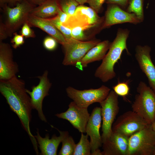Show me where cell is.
Listing matches in <instances>:
<instances>
[{
    "label": "cell",
    "mask_w": 155,
    "mask_h": 155,
    "mask_svg": "<svg viewBox=\"0 0 155 155\" xmlns=\"http://www.w3.org/2000/svg\"><path fill=\"white\" fill-rule=\"evenodd\" d=\"M26 89L24 81L16 75L9 80H0V92L5 98L11 110L19 117L30 137L35 151L37 152L38 151V145L30 127L32 108Z\"/></svg>",
    "instance_id": "6da1fadb"
},
{
    "label": "cell",
    "mask_w": 155,
    "mask_h": 155,
    "mask_svg": "<svg viewBox=\"0 0 155 155\" xmlns=\"http://www.w3.org/2000/svg\"><path fill=\"white\" fill-rule=\"evenodd\" d=\"M130 32L127 28L118 29L116 36L111 42L108 53L95 73V77L103 82H106L115 77L114 66L121 59L123 51L125 50L127 54L130 55L127 45Z\"/></svg>",
    "instance_id": "7a4b0ae2"
},
{
    "label": "cell",
    "mask_w": 155,
    "mask_h": 155,
    "mask_svg": "<svg viewBox=\"0 0 155 155\" xmlns=\"http://www.w3.org/2000/svg\"><path fill=\"white\" fill-rule=\"evenodd\" d=\"M137 91L132 111L151 124L155 120V92L142 81L139 84Z\"/></svg>",
    "instance_id": "3957f363"
},
{
    "label": "cell",
    "mask_w": 155,
    "mask_h": 155,
    "mask_svg": "<svg viewBox=\"0 0 155 155\" xmlns=\"http://www.w3.org/2000/svg\"><path fill=\"white\" fill-rule=\"evenodd\" d=\"M98 13L90 7L80 5L73 14L68 15L65 22L62 24L70 29L79 27L84 31L93 28L100 31L103 29L104 18L100 17Z\"/></svg>",
    "instance_id": "277c9868"
},
{
    "label": "cell",
    "mask_w": 155,
    "mask_h": 155,
    "mask_svg": "<svg viewBox=\"0 0 155 155\" xmlns=\"http://www.w3.org/2000/svg\"><path fill=\"white\" fill-rule=\"evenodd\" d=\"M27 0H22L11 7L7 4L2 8L5 15L4 23L8 37H11L25 22L32 10L36 7Z\"/></svg>",
    "instance_id": "5b68a950"
},
{
    "label": "cell",
    "mask_w": 155,
    "mask_h": 155,
    "mask_svg": "<svg viewBox=\"0 0 155 155\" xmlns=\"http://www.w3.org/2000/svg\"><path fill=\"white\" fill-rule=\"evenodd\" d=\"M155 148V132L151 124L129 138L127 155H153Z\"/></svg>",
    "instance_id": "8992f818"
},
{
    "label": "cell",
    "mask_w": 155,
    "mask_h": 155,
    "mask_svg": "<svg viewBox=\"0 0 155 155\" xmlns=\"http://www.w3.org/2000/svg\"><path fill=\"white\" fill-rule=\"evenodd\" d=\"M67 96L76 104L81 108H87L95 102H100L105 100L110 91L108 87L102 85L97 89L84 90H77L71 87L66 89Z\"/></svg>",
    "instance_id": "52a82bcc"
},
{
    "label": "cell",
    "mask_w": 155,
    "mask_h": 155,
    "mask_svg": "<svg viewBox=\"0 0 155 155\" xmlns=\"http://www.w3.org/2000/svg\"><path fill=\"white\" fill-rule=\"evenodd\" d=\"M66 41L62 46L65 54L62 64L66 66L76 65L90 49L101 41L99 39L82 41L73 38Z\"/></svg>",
    "instance_id": "ba28073f"
},
{
    "label": "cell",
    "mask_w": 155,
    "mask_h": 155,
    "mask_svg": "<svg viewBox=\"0 0 155 155\" xmlns=\"http://www.w3.org/2000/svg\"><path fill=\"white\" fill-rule=\"evenodd\" d=\"M118 96L113 90L100 104L101 106L102 123L101 137L102 143L112 133L113 123L119 111Z\"/></svg>",
    "instance_id": "9c48e42d"
},
{
    "label": "cell",
    "mask_w": 155,
    "mask_h": 155,
    "mask_svg": "<svg viewBox=\"0 0 155 155\" xmlns=\"http://www.w3.org/2000/svg\"><path fill=\"white\" fill-rule=\"evenodd\" d=\"M149 125L136 113L128 111L118 117L113 124L112 129L129 137Z\"/></svg>",
    "instance_id": "30bf717a"
},
{
    "label": "cell",
    "mask_w": 155,
    "mask_h": 155,
    "mask_svg": "<svg viewBox=\"0 0 155 155\" xmlns=\"http://www.w3.org/2000/svg\"><path fill=\"white\" fill-rule=\"evenodd\" d=\"M48 72L45 70L43 74L37 77L39 80L38 84L33 86L32 91L26 89L29 95L32 109L37 111L40 119L45 122L47 120L42 111V103L44 98L49 95V92L52 84L48 77Z\"/></svg>",
    "instance_id": "8fae6325"
},
{
    "label": "cell",
    "mask_w": 155,
    "mask_h": 155,
    "mask_svg": "<svg viewBox=\"0 0 155 155\" xmlns=\"http://www.w3.org/2000/svg\"><path fill=\"white\" fill-rule=\"evenodd\" d=\"M102 120L101 108L96 107L90 115L86 129V133L90 138L92 155H102L99 149L102 144L100 133Z\"/></svg>",
    "instance_id": "7c38bea8"
},
{
    "label": "cell",
    "mask_w": 155,
    "mask_h": 155,
    "mask_svg": "<svg viewBox=\"0 0 155 155\" xmlns=\"http://www.w3.org/2000/svg\"><path fill=\"white\" fill-rule=\"evenodd\" d=\"M104 18L103 29L124 23L136 25L141 23L135 14L127 12L115 4H108Z\"/></svg>",
    "instance_id": "4fadbf2b"
},
{
    "label": "cell",
    "mask_w": 155,
    "mask_h": 155,
    "mask_svg": "<svg viewBox=\"0 0 155 155\" xmlns=\"http://www.w3.org/2000/svg\"><path fill=\"white\" fill-rule=\"evenodd\" d=\"M65 112L55 115L57 117L68 121L80 132L85 133L86 126L90 115L87 108H81L73 101L70 103Z\"/></svg>",
    "instance_id": "5bb4252c"
},
{
    "label": "cell",
    "mask_w": 155,
    "mask_h": 155,
    "mask_svg": "<svg viewBox=\"0 0 155 155\" xmlns=\"http://www.w3.org/2000/svg\"><path fill=\"white\" fill-rule=\"evenodd\" d=\"M19 71L18 65L13 60L10 45L0 42V80L12 78L16 76Z\"/></svg>",
    "instance_id": "9a60e30c"
},
{
    "label": "cell",
    "mask_w": 155,
    "mask_h": 155,
    "mask_svg": "<svg viewBox=\"0 0 155 155\" xmlns=\"http://www.w3.org/2000/svg\"><path fill=\"white\" fill-rule=\"evenodd\" d=\"M151 47L147 45H137L135 57L142 71L147 78L150 87L155 92V66L151 58Z\"/></svg>",
    "instance_id": "2e32d148"
},
{
    "label": "cell",
    "mask_w": 155,
    "mask_h": 155,
    "mask_svg": "<svg viewBox=\"0 0 155 155\" xmlns=\"http://www.w3.org/2000/svg\"><path fill=\"white\" fill-rule=\"evenodd\" d=\"M129 137L113 131L102 143V155H127Z\"/></svg>",
    "instance_id": "e0dca14e"
},
{
    "label": "cell",
    "mask_w": 155,
    "mask_h": 155,
    "mask_svg": "<svg viewBox=\"0 0 155 155\" xmlns=\"http://www.w3.org/2000/svg\"><path fill=\"white\" fill-rule=\"evenodd\" d=\"M60 133L59 136L53 135L51 139L49 135L46 134L44 137L40 135L37 129V134L34 136L36 139L38 146L41 151V155H56L58 147L64 138L69 134L67 131H61L57 128Z\"/></svg>",
    "instance_id": "ac0fdd59"
},
{
    "label": "cell",
    "mask_w": 155,
    "mask_h": 155,
    "mask_svg": "<svg viewBox=\"0 0 155 155\" xmlns=\"http://www.w3.org/2000/svg\"><path fill=\"white\" fill-rule=\"evenodd\" d=\"M27 22L31 27L39 28L46 33L62 46L66 43V41L63 35L48 19L30 14Z\"/></svg>",
    "instance_id": "d6986e66"
},
{
    "label": "cell",
    "mask_w": 155,
    "mask_h": 155,
    "mask_svg": "<svg viewBox=\"0 0 155 155\" xmlns=\"http://www.w3.org/2000/svg\"><path fill=\"white\" fill-rule=\"evenodd\" d=\"M111 43L108 40L100 42L90 49L80 61L76 64L77 67L82 69L91 63L102 60L106 54Z\"/></svg>",
    "instance_id": "ffe728a7"
},
{
    "label": "cell",
    "mask_w": 155,
    "mask_h": 155,
    "mask_svg": "<svg viewBox=\"0 0 155 155\" xmlns=\"http://www.w3.org/2000/svg\"><path fill=\"white\" fill-rule=\"evenodd\" d=\"M61 9L57 0H45L32 10L30 14L39 18H50L56 16Z\"/></svg>",
    "instance_id": "44dd1931"
},
{
    "label": "cell",
    "mask_w": 155,
    "mask_h": 155,
    "mask_svg": "<svg viewBox=\"0 0 155 155\" xmlns=\"http://www.w3.org/2000/svg\"><path fill=\"white\" fill-rule=\"evenodd\" d=\"M144 0H128L125 9L129 13L135 14L141 22L143 21L144 18Z\"/></svg>",
    "instance_id": "7402d4cb"
},
{
    "label": "cell",
    "mask_w": 155,
    "mask_h": 155,
    "mask_svg": "<svg viewBox=\"0 0 155 155\" xmlns=\"http://www.w3.org/2000/svg\"><path fill=\"white\" fill-rule=\"evenodd\" d=\"M83 133H81L80 140L76 144L73 155H91L90 142L88 139V135Z\"/></svg>",
    "instance_id": "603a6c76"
},
{
    "label": "cell",
    "mask_w": 155,
    "mask_h": 155,
    "mask_svg": "<svg viewBox=\"0 0 155 155\" xmlns=\"http://www.w3.org/2000/svg\"><path fill=\"white\" fill-rule=\"evenodd\" d=\"M59 155H73L76 144L73 138L68 134L63 139Z\"/></svg>",
    "instance_id": "cb8c5ba5"
},
{
    "label": "cell",
    "mask_w": 155,
    "mask_h": 155,
    "mask_svg": "<svg viewBox=\"0 0 155 155\" xmlns=\"http://www.w3.org/2000/svg\"><path fill=\"white\" fill-rule=\"evenodd\" d=\"M61 10L68 15L74 13L79 4L75 0H57Z\"/></svg>",
    "instance_id": "d4e9b609"
},
{
    "label": "cell",
    "mask_w": 155,
    "mask_h": 155,
    "mask_svg": "<svg viewBox=\"0 0 155 155\" xmlns=\"http://www.w3.org/2000/svg\"><path fill=\"white\" fill-rule=\"evenodd\" d=\"M48 19L63 35L66 40L72 38L71 30L64 26L60 22L56 16Z\"/></svg>",
    "instance_id": "484cf974"
},
{
    "label": "cell",
    "mask_w": 155,
    "mask_h": 155,
    "mask_svg": "<svg viewBox=\"0 0 155 155\" xmlns=\"http://www.w3.org/2000/svg\"><path fill=\"white\" fill-rule=\"evenodd\" d=\"M113 91L119 96L125 98L129 92V88L127 82H119L113 87Z\"/></svg>",
    "instance_id": "4316f807"
},
{
    "label": "cell",
    "mask_w": 155,
    "mask_h": 155,
    "mask_svg": "<svg viewBox=\"0 0 155 155\" xmlns=\"http://www.w3.org/2000/svg\"><path fill=\"white\" fill-rule=\"evenodd\" d=\"M72 38L75 39L82 41H86L88 39L84 33V30L79 27H75L71 29Z\"/></svg>",
    "instance_id": "83f0119b"
},
{
    "label": "cell",
    "mask_w": 155,
    "mask_h": 155,
    "mask_svg": "<svg viewBox=\"0 0 155 155\" xmlns=\"http://www.w3.org/2000/svg\"><path fill=\"white\" fill-rule=\"evenodd\" d=\"M57 42L51 36H47L45 38L43 42V46L46 50L52 51L56 48Z\"/></svg>",
    "instance_id": "f1b7e54d"
},
{
    "label": "cell",
    "mask_w": 155,
    "mask_h": 155,
    "mask_svg": "<svg viewBox=\"0 0 155 155\" xmlns=\"http://www.w3.org/2000/svg\"><path fill=\"white\" fill-rule=\"evenodd\" d=\"M30 26L26 22L22 26L21 31V34L25 38H35L36 34Z\"/></svg>",
    "instance_id": "f546056e"
},
{
    "label": "cell",
    "mask_w": 155,
    "mask_h": 155,
    "mask_svg": "<svg viewBox=\"0 0 155 155\" xmlns=\"http://www.w3.org/2000/svg\"><path fill=\"white\" fill-rule=\"evenodd\" d=\"M13 35V38L11 39V42L13 48L16 49L24 43V37L21 34H18L16 32Z\"/></svg>",
    "instance_id": "4dcf8cb0"
},
{
    "label": "cell",
    "mask_w": 155,
    "mask_h": 155,
    "mask_svg": "<svg viewBox=\"0 0 155 155\" xmlns=\"http://www.w3.org/2000/svg\"><path fill=\"white\" fill-rule=\"evenodd\" d=\"M105 0H88L87 3L90 7L93 9L97 13L102 11L103 5Z\"/></svg>",
    "instance_id": "1f68e13d"
},
{
    "label": "cell",
    "mask_w": 155,
    "mask_h": 155,
    "mask_svg": "<svg viewBox=\"0 0 155 155\" xmlns=\"http://www.w3.org/2000/svg\"><path fill=\"white\" fill-rule=\"evenodd\" d=\"M3 20L2 16L0 17V42L6 39L9 37L7 33L4 23Z\"/></svg>",
    "instance_id": "d6a6232c"
},
{
    "label": "cell",
    "mask_w": 155,
    "mask_h": 155,
    "mask_svg": "<svg viewBox=\"0 0 155 155\" xmlns=\"http://www.w3.org/2000/svg\"><path fill=\"white\" fill-rule=\"evenodd\" d=\"M128 0H105V3L107 4H115L125 10L128 4Z\"/></svg>",
    "instance_id": "836d02e7"
},
{
    "label": "cell",
    "mask_w": 155,
    "mask_h": 155,
    "mask_svg": "<svg viewBox=\"0 0 155 155\" xmlns=\"http://www.w3.org/2000/svg\"><path fill=\"white\" fill-rule=\"evenodd\" d=\"M68 16V14L61 10L59 11L56 16L61 24H63L65 22Z\"/></svg>",
    "instance_id": "e575fe53"
},
{
    "label": "cell",
    "mask_w": 155,
    "mask_h": 155,
    "mask_svg": "<svg viewBox=\"0 0 155 155\" xmlns=\"http://www.w3.org/2000/svg\"><path fill=\"white\" fill-rule=\"evenodd\" d=\"M30 3L36 6L38 5L43 2L45 0H27Z\"/></svg>",
    "instance_id": "d590c367"
},
{
    "label": "cell",
    "mask_w": 155,
    "mask_h": 155,
    "mask_svg": "<svg viewBox=\"0 0 155 155\" xmlns=\"http://www.w3.org/2000/svg\"><path fill=\"white\" fill-rule=\"evenodd\" d=\"M7 4H10V0H0V6L2 8Z\"/></svg>",
    "instance_id": "8d00e7d4"
},
{
    "label": "cell",
    "mask_w": 155,
    "mask_h": 155,
    "mask_svg": "<svg viewBox=\"0 0 155 155\" xmlns=\"http://www.w3.org/2000/svg\"><path fill=\"white\" fill-rule=\"evenodd\" d=\"M22 0H10V4L15 5H16L18 3L20 2Z\"/></svg>",
    "instance_id": "74e56055"
},
{
    "label": "cell",
    "mask_w": 155,
    "mask_h": 155,
    "mask_svg": "<svg viewBox=\"0 0 155 155\" xmlns=\"http://www.w3.org/2000/svg\"><path fill=\"white\" fill-rule=\"evenodd\" d=\"M80 5H84V4L87 3L88 0H75Z\"/></svg>",
    "instance_id": "f35d334b"
},
{
    "label": "cell",
    "mask_w": 155,
    "mask_h": 155,
    "mask_svg": "<svg viewBox=\"0 0 155 155\" xmlns=\"http://www.w3.org/2000/svg\"><path fill=\"white\" fill-rule=\"evenodd\" d=\"M151 126L152 130L155 132V120L151 124Z\"/></svg>",
    "instance_id": "ab89813d"
},
{
    "label": "cell",
    "mask_w": 155,
    "mask_h": 155,
    "mask_svg": "<svg viewBox=\"0 0 155 155\" xmlns=\"http://www.w3.org/2000/svg\"><path fill=\"white\" fill-rule=\"evenodd\" d=\"M153 155H155V148L153 153Z\"/></svg>",
    "instance_id": "60d3db41"
}]
</instances>
